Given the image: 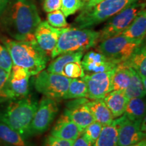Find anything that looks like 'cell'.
<instances>
[{
	"mask_svg": "<svg viewBox=\"0 0 146 146\" xmlns=\"http://www.w3.org/2000/svg\"><path fill=\"white\" fill-rule=\"evenodd\" d=\"M84 6L82 0H62L61 10L66 17L75 14Z\"/></svg>",
	"mask_w": 146,
	"mask_h": 146,
	"instance_id": "cell-29",
	"label": "cell"
},
{
	"mask_svg": "<svg viewBox=\"0 0 146 146\" xmlns=\"http://www.w3.org/2000/svg\"><path fill=\"white\" fill-rule=\"evenodd\" d=\"M81 64L84 72L93 74L112 70L116 64L112 62L104 54L98 51H89L83 56Z\"/></svg>",
	"mask_w": 146,
	"mask_h": 146,
	"instance_id": "cell-16",
	"label": "cell"
},
{
	"mask_svg": "<svg viewBox=\"0 0 146 146\" xmlns=\"http://www.w3.org/2000/svg\"><path fill=\"white\" fill-rule=\"evenodd\" d=\"M35 76L34 85L36 90L45 97L56 100L63 99L72 79L44 70Z\"/></svg>",
	"mask_w": 146,
	"mask_h": 146,
	"instance_id": "cell-8",
	"label": "cell"
},
{
	"mask_svg": "<svg viewBox=\"0 0 146 146\" xmlns=\"http://www.w3.org/2000/svg\"><path fill=\"white\" fill-rule=\"evenodd\" d=\"M143 9L145 3L139 2V0L111 17L99 31V43L121 34Z\"/></svg>",
	"mask_w": 146,
	"mask_h": 146,
	"instance_id": "cell-7",
	"label": "cell"
},
{
	"mask_svg": "<svg viewBox=\"0 0 146 146\" xmlns=\"http://www.w3.org/2000/svg\"><path fill=\"white\" fill-rule=\"evenodd\" d=\"M87 105L94 116L95 121L104 126L109 125L114 120V118L112 112L107 107L103 99H88Z\"/></svg>",
	"mask_w": 146,
	"mask_h": 146,
	"instance_id": "cell-20",
	"label": "cell"
},
{
	"mask_svg": "<svg viewBox=\"0 0 146 146\" xmlns=\"http://www.w3.org/2000/svg\"><path fill=\"white\" fill-rule=\"evenodd\" d=\"M87 98V85L83 78H72L66 92L63 97L64 100Z\"/></svg>",
	"mask_w": 146,
	"mask_h": 146,
	"instance_id": "cell-27",
	"label": "cell"
},
{
	"mask_svg": "<svg viewBox=\"0 0 146 146\" xmlns=\"http://www.w3.org/2000/svg\"><path fill=\"white\" fill-rule=\"evenodd\" d=\"M118 125L116 119L110 124L103 126L100 136L93 146H117Z\"/></svg>",
	"mask_w": 146,
	"mask_h": 146,
	"instance_id": "cell-24",
	"label": "cell"
},
{
	"mask_svg": "<svg viewBox=\"0 0 146 146\" xmlns=\"http://www.w3.org/2000/svg\"><path fill=\"white\" fill-rule=\"evenodd\" d=\"M72 146H93V144L85 138L83 134L74 140Z\"/></svg>",
	"mask_w": 146,
	"mask_h": 146,
	"instance_id": "cell-35",
	"label": "cell"
},
{
	"mask_svg": "<svg viewBox=\"0 0 146 146\" xmlns=\"http://www.w3.org/2000/svg\"><path fill=\"white\" fill-rule=\"evenodd\" d=\"M83 54V52L60 54L51 62L46 70L70 78L83 77L85 74L81 64Z\"/></svg>",
	"mask_w": 146,
	"mask_h": 146,
	"instance_id": "cell-10",
	"label": "cell"
},
{
	"mask_svg": "<svg viewBox=\"0 0 146 146\" xmlns=\"http://www.w3.org/2000/svg\"><path fill=\"white\" fill-rule=\"evenodd\" d=\"M47 23L55 28L64 29L68 27L66 16L61 10H57L47 14Z\"/></svg>",
	"mask_w": 146,
	"mask_h": 146,
	"instance_id": "cell-28",
	"label": "cell"
},
{
	"mask_svg": "<svg viewBox=\"0 0 146 146\" xmlns=\"http://www.w3.org/2000/svg\"><path fill=\"white\" fill-rule=\"evenodd\" d=\"M131 67L126 62L116 64L111 72L110 91H125L130 83Z\"/></svg>",
	"mask_w": 146,
	"mask_h": 146,
	"instance_id": "cell-19",
	"label": "cell"
},
{
	"mask_svg": "<svg viewBox=\"0 0 146 146\" xmlns=\"http://www.w3.org/2000/svg\"><path fill=\"white\" fill-rule=\"evenodd\" d=\"M13 62L10 53L4 45L0 43V68L10 74Z\"/></svg>",
	"mask_w": 146,
	"mask_h": 146,
	"instance_id": "cell-31",
	"label": "cell"
},
{
	"mask_svg": "<svg viewBox=\"0 0 146 146\" xmlns=\"http://www.w3.org/2000/svg\"><path fill=\"white\" fill-rule=\"evenodd\" d=\"M74 141L55 137L50 135L45 138L43 146H72Z\"/></svg>",
	"mask_w": 146,
	"mask_h": 146,
	"instance_id": "cell-32",
	"label": "cell"
},
{
	"mask_svg": "<svg viewBox=\"0 0 146 146\" xmlns=\"http://www.w3.org/2000/svg\"><path fill=\"white\" fill-rule=\"evenodd\" d=\"M64 29L53 27L47 21H41L36 27L35 32V40L40 48L48 57H51Z\"/></svg>",
	"mask_w": 146,
	"mask_h": 146,
	"instance_id": "cell-15",
	"label": "cell"
},
{
	"mask_svg": "<svg viewBox=\"0 0 146 146\" xmlns=\"http://www.w3.org/2000/svg\"><path fill=\"white\" fill-rule=\"evenodd\" d=\"M139 0H104L89 8H83L75 18L74 27L91 29L108 20L131 3Z\"/></svg>",
	"mask_w": 146,
	"mask_h": 146,
	"instance_id": "cell-5",
	"label": "cell"
},
{
	"mask_svg": "<svg viewBox=\"0 0 146 146\" xmlns=\"http://www.w3.org/2000/svg\"><path fill=\"white\" fill-rule=\"evenodd\" d=\"M87 98H77L66 104L64 114L68 116L83 131L95 121L90 110L87 105Z\"/></svg>",
	"mask_w": 146,
	"mask_h": 146,
	"instance_id": "cell-14",
	"label": "cell"
},
{
	"mask_svg": "<svg viewBox=\"0 0 146 146\" xmlns=\"http://www.w3.org/2000/svg\"><path fill=\"white\" fill-rule=\"evenodd\" d=\"M112 70L86 74L82 77L87 85V99H103L105 95L110 91Z\"/></svg>",
	"mask_w": 146,
	"mask_h": 146,
	"instance_id": "cell-13",
	"label": "cell"
},
{
	"mask_svg": "<svg viewBox=\"0 0 146 146\" xmlns=\"http://www.w3.org/2000/svg\"><path fill=\"white\" fill-rule=\"evenodd\" d=\"M99 43V32L91 29L67 27L64 29L58 43L51 54L55 58L68 52H85Z\"/></svg>",
	"mask_w": 146,
	"mask_h": 146,
	"instance_id": "cell-4",
	"label": "cell"
},
{
	"mask_svg": "<svg viewBox=\"0 0 146 146\" xmlns=\"http://www.w3.org/2000/svg\"><path fill=\"white\" fill-rule=\"evenodd\" d=\"M31 74L26 69L12 66V70L0 96V103L8 100L25 98L29 92V78Z\"/></svg>",
	"mask_w": 146,
	"mask_h": 146,
	"instance_id": "cell-9",
	"label": "cell"
},
{
	"mask_svg": "<svg viewBox=\"0 0 146 146\" xmlns=\"http://www.w3.org/2000/svg\"><path fill=\"white\" fill-rule=\"evenodd\" d=\"M88 1H89V0H82V1H83V3H84V5L86 4L87 2H88Z\"/></svg>",
	"mask_w": 146,
	"mask_h": 146,
	"instance_id": "cell-39",
	"label": "cell"
},
{
	"mask_svg": "<svg viewBox=\"0 0 146 146\" xmlns=\"http://www.w3.org/2000/svg\"><path fill=\"white\" fill-rule=\"evenodd\" d=\"M146 33V12L142 10L132 23L119 35L135 40H143Z\"/></svg>",
	"mask_w": 146,
	"mask_h": 146,
	"instance_id": "cell-21",
	"label": "cell"
},
{
	"mask_svg": "<svg viewBox=\"0 0 146 146\" xmlns=\"http://www.w3.org/2000/svg\"><path fill=\"white\" fill-rule=\"evenodd\" d=\"M25 137L5 124L0 122V139L11 146H30Z\"/></svg>",
	"mask_w": 146,
	"mask_h": 146,
	"instance_id": "cell-26",
	"label": "cell"
},
{
	"mask_svg": "<svg viewBox=\"0 0 146 146\" xmlns=\"http://www.w3.org/2000/svg\"><path fill=\"white\" fill-rule=\"evenodd\" d=\"M59 110L56 100L43 97L38 106L30 127V135L41 134L46 131Z\"/></svg>",
	"mask_w": 146,
	"mask_h": 146,
	"instance_id": "cell-11",
	"label": "cell"
},
{
	"mask_svg": "<svg viewBox=\"0 0 146 146\" xmlns=\"http://www.w3.org/2000/svg\"><path fill=\"white\" fill-rule=\"evenodd\" d=\"M62 0H44L43 8L45 12H53V11L60 10L61 8Z\"/></svg>",
	"mask_w": 146,
	"mask_h": 146,
	"instance_id": "cell-33",
	"label": "cell"
},
{
	"mask_svg": "<svg viewBox=\"0 0 146 146\" xmlns=\"http://www.w3.org/2000/svg\"><path fill=\"white\" fill-rule=\"evenodd\" d=\"M82 133L83 131L63 113L53 127L50 135L62 139L74 141Z\"/></svg>",
	"mask_w": 146,
	"mask_h": 146,
	"instance_id": "cell-17",
	"label": "cell"
},
{
	"mask_svg": "<svg viewBox=\"0 0 146 146\" xmlns=\"http://www.w3.org/2000/svg\"><path fill=\"white\" fill-rule=\"evenodd\" d=\"M145 91L146 86L143 84L141 78L138 73L131 67L130 83L127 89L124 91L127 98L129 100L135 98H144Z\"/></svg>",
	"mask_w": 146,
	"mask_h": 146,
	"instance_id": "cell-25",
	"label": "cell"
},
{
	"mask_svg": "<svg viewBox=\"0 0 146 146\" xmlns=\"http://www.w3.org/2000/svg\"><path fill=\"white\" fill-rule=\"evenodd\" d=\"M103 100L114 118H116L123 115L129 99L124 91L113 90L106 94Z\"/></svg>",
	"mask_w": 146,
	"mask_h": 146,
	"instance_id": "cell-18",
	"label": "cell"
},
{
	"mask_svg": "<svg viewBox=\"0 0 146 146\" xmlns=\"http://www.w3.org/2000/svg\"><path fill=\"white\" fill-rule=\"evenodd\" d=\"M3 102L5 104L0 109V122L17 131L23 137L30 136L31 124L37 108V101L27 96Z\"/></svg>",
	"mask_w": 146,
	"mask_h": 146,
	"instance_id": "cell-3",
	"label": "cell"
},
{
	"mask_svg": "<svg viewBox=\"0 0 146 146\" xmlns=\"http://www.w3.org/2000/svg\"><path fill=\"white\" fill-rule=\"evenodd\" d=\"M3 14V27L12 39L28 41L35 40V32L41 21L33 1L14 0L9 3Z\"/></svg>",
	"mask_w": 146,
	"mask_h": 146,
	"instance_id": "cell-1",
	"label": "cell"
},
{
	"mask_svg": "<svg viewBox=\"0 0 146 146\" xmlns=\"http://www.w3.org/2000/svg\"><path fill=\"white\" fill-rule=\"evenodd\" d=\"M143 43V40L131 39L123 35H117L100 42L96 46V50L116 64L129 60Z\"/></svg>",
	"mask_w": 146,
	"mask_h": 146,
	"instance_id": "cell-6",
	"label": "cell"
},
{
	"mask_svg": "<svg viewBox=\"0 0 146 146\" xmlns=\"http://www.w3.org/2000/svg\"><path fill=\"white\" fill-rule=\"evenodd\" d=\"M10 74L0 68V96L4 89Z\"/></svg>",
	"mask_w": 146,
	"mask_h": 146,
	"instance_id": "cell-34",
	"label": "cell"
},
{
	"mask_svg": "<svg viewBox=\"0 0 146 146\" xmlns=\"http://www.w3.org/2000/svg\"><path fill=\"white\" fill-rule=\"evenodd\" d=\"M129 146H146V141L145 139L141 140V141L137 142V143L133 144V145H131Z\"/></svg>",
	"mask_w": 146,
	"mask_h": 146,
	"instance_id": "cell-38",
	"label": "cell"
},
{
	"mask_svg": "<svg viewBox=\"0 0 146 146\" xmlns=\"http://www.w3.org/2000/svg\"><path fill=\"white\" fill-rule=\"evenodd\" d=\"M129 66L134 69L141 78L146 85V49L145 45L142 43L131 56L125 61Z\"/></svg>",
	"mask_w": 146,
	"mask_h": 146,
	"instance_id": "cell-23",
	"label": "cell"
},
{
	"mask_svg": "<svg viewBox=\"0 0 146 146\" xmlns=\"http://www.w3.org/2000/svg\"><path fill=\"white\" fill-rule=\"evenodd\" d=\"M118 125L117 146H129L145 139V123H139L124 115L116 118Z\"/></svg>",
	"mask_w": 146,
	"mask_h": 146,
	"instance_id": "cell-12",
	"label": "cell"
},
{
	"mask_svg": "<svg viewBox=\"0 0 146 146\" xmlns=\"http://www.w3.org/2000/svg\"><path fill=\"white\" fill-rule=\"evenodd\" d=\"M102 128H103V125L102 124L97 121H94L84 129L82 134L89 141H90L94 145V143L98 139V137L100 136Z\"/></svg>",
	"mask_w": 146,
	"mask_h": 146,
	"instance_id": "cell-30",
	"label": "cell"
},
{
	"mask_svg": "<svg viewBox=\"0 0 146 146\" xmlns=\"http://www.w3.org/2000/svg\"><path fill=\"white\" fill-rule=\"evenodd\" d=\"M123 115L132 121L145 123V102L143 98L129 99Z\"/></svg>",
	"mask_w": 146,
	"mask_h": 146,
	"instance_id": "cell-22",
	"label": "cell"
},
{
	"mask_svg": "<svg viewBox=\"0 0 146 146\" xmlns=\"http://www.w3.org/2000/svg\"><path fill=\"white\" fill-rule=\"evenodd\" d=\"M104 1V0H89L88 2H87L86 4L84 5V6L82 8H89V7L94 6V5L97 4V3L101 2V1Z\"/></svg>",
	"mask_w": 146,
	"mask_h": 146,
	"instance_id": "cell-37",
	"label": "cell"
},
{
	"mask_svg": "<svg viewBox=\"0 0 146 146\" xmlns=\"http://www.w3.org/2000/svg\"><path fill=\"white\" fill-rule=\"evenodd\" d=\"M10 3V0H0V16L3 14Z\"/></svg>",
	"mask_w": 146,
	"mask_h": 146,
	"instance_id": "cell-36",
	"label": "cell"
},
{
	"mask_svg": "<svg viewBox=\"0 0 146 146\" xmlns=\"http://www.w3.org/2000/svg\"><path fill=\"white\" fill-rule=\"evenodd\" d=\"M12 58L13 65L22 67L31 76H35L46 68L50 57L43 52L35 41H17L9 38H1Z\"/></svg>",
	"mask_w": 146,
	"mask_h": 146,
	"instance_id": "cell-2",
	"label": "cell"
}]
</instances>
